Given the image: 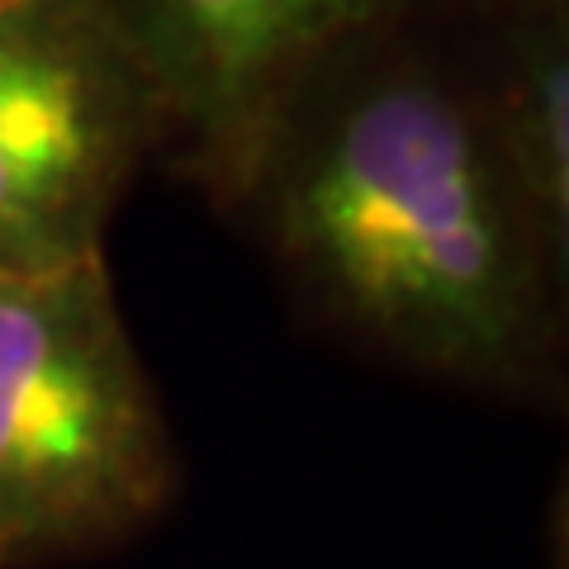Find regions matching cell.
Masks as SVG:
<instances>
[{"mask_svg": "<svg viewBox=\"0 0 569 569\" xmlns=\"http://www.w3.org/2000/svg\"><path fill=\"white\" fill-rule=\"evenodd\" d=\"M395 33L337 52L284 100L228 204H247L290 280L361 347L470 389H522L565 280L479 91Z\"/></svg>", "mask_w": 569, "mask_h": 569, "instance_id": "cell-1", "label": "cell"}, {"mask_svg": "<svg viewBox=\"0 0 569 569\" xmlns=\"http://www.w3.org/2000/svg\"><path fill=\"white\" fill-rule=\"evenodd\" d=\"M152 86L167 142L233 200L261 133L337 52L403 24L413 0H114Z\"/></svg>", "mask_w": 569, "mask_h": 569, "instance_id": "cell-4", "label": "cell"}, {"mask_svg": "<svg viewBox=\"0 0 569 569\" xmlns=\"http://www.w3.org/2000/svg\"><path fill=\"white\" fill-rule=\"evenodd\" d=\"M162 96L114 0H0V276L100 261Z\"/></svg>", "mask_w": 569, "mask_h": 569, "instance_id": "cell-3", "label": "cell"}, {"mask_svg": "<svg viewBox=\"0 0 569 569\" xmlns=\"http://www.w3.org/2000/svg\"><path fill=\"white\" fill-rule=\"evenodd\" d=\"M171 489V432L104 257L0 276V569L110 546Z\"/></svg>", "mask_w": 569, "mask_h": 569, "instance_id": "cell-2", "label": "cell"}, {"mask_svg": "<svg viewBox=\"0 0 569 569\" xmlns=\"http://www.w3.org/2000/svg\"><path fill=\"white\" fill-rule=\"evenodd\" d=\"M489 138L546 261L569 266V20L560 0H531L508 14L493 71L475 86Z\"/></svg>", "mask_w": 569, "mask_h": 569, "instance_id": "cell-5", "label": "cell"}]
</instances>
